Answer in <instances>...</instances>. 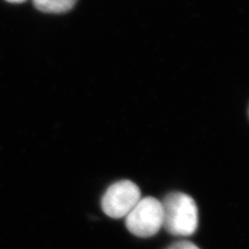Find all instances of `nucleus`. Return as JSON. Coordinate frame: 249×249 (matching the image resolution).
I'll use <instances>...</instances> for the list:
<instances>
[{"label": "nucleus", "mask_w": 249, "mask_h": 249, "mask_svg": "<svg viewBox=\"0 0 249 249\" xmlns=\"http://www.w3.org/2000/svg\"><path fill=\"white\" fill-rule=\"evenodd\" d=\"M77 0H34L38 11L47 14H62L73 9Z\"/></svg>", "instance_id": "nucleus-4"}, {"label": "nucleus", "mask_w": 249, "mask_h": 249, "mask_svg": "<svg viewBox=\"0 0 249 249\" xmlns=\"http://www.w3.org/2000/svg\"><path fill=\"white\" fill-rule=\"evenodd\" d=\"M126 228L139 238L155 236L163 228L162 202L152 196L140 199L126 216Z\"/></svg>", "instance_id": "nucleus-2"}, {"label": "nucleus", "mask_w": 249, "mask_h": 249, "mask_svg": "<svg viewBox=\"0 0 249 249\" xmlns=\"http://www.w3.org/2000/svg\"><path fill=\"white\" fill-rule=\"evenodd\" d=\"M163 228L175 236H191L198 228L196 200L183 192H171L163 199Z\"/></svg>", "instance_id": "nucleus-1"}, {"label": "nucleus", "mask_w": 249, "mask_h": 249, "mask_svg": "<svg viewBox=\"0 0 249 249\" xmlns=\"http://www.w3.org/2000/svg\"><path fill=\"white\" fill-rule=\"evenodd\" d=\"M166 249H200L197 245L190 242V241H178L174 244H171Z\"/></svg>", "instance_id": "nucleus-5"}, {"label": "nucleus", "mask_w": 249, "mask_h": 249, "mask_svg": "<svg viewBox=\"0 0 249 249\" xmlns=\"http://www.w3.org/2000/svg\"><path fill=\"white\" fill-rule=\"evenodd\" d=\"M142 199L139 187L129 180L113 183L104 193L101 200L103 212L111 218L126 217Z\"/></svg>", "instance_id": "nucleus-3"}, {"label": "nucleus", "mask_w": 249, "mask_h": 249, "mask_svg": "<svg viewBox=\"0 0 249 249\" xmlns=\"http://www.w3.org/2000/svg\"><path fill=\"white\" fill-rule=\"evenodd\" d=\"M7 2H11V3H22L26 1V0H6Z\"/></svg>", "instance_id": "nucleus-6"}]
</instances>
